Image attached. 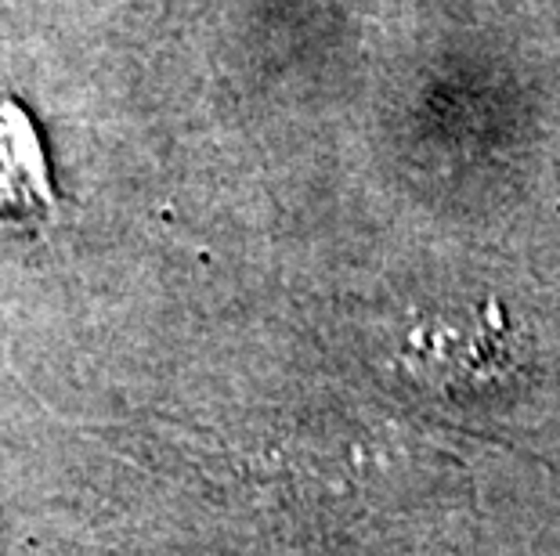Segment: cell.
I'll use <instances>...</instances> for the list:
<instances>
[{
  "label": "cell",
  "instance_id": "cell-1",
  "mask_svg": "<svg viewBox=\"0 0 560 556\" xmlns=\"http://www.w3.org/2000/svg\"><path fill=\"white\" fill-rule=\"evenodd\" d=\"M58 196L33 113L0 91V228L40 232L55 221Z\"/></svg>",
  "mask_w": 560,
  "mask_h": 556
}]
</instances>
